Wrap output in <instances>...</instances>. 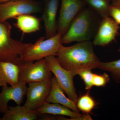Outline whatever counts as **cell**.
Masks as SVG:
<instances>
[{
	"mask_svg": "<svg viewBox=\"0 0 120 120\" xmlns=\"http://www.w3.org/2000/svg\"><path fill=\"white\" fill-rule=\"evenodd\" d=\"M93 45L90 41L69 46L62 44L56 57L60 65L74 77L84 70L99 68L101 61L95 53Z\"/></svg>",
	"mask_w": 120,
	"mask_h": 120,
	"instance_id": "1",
	"label": "cell"
},
{
	"mask_svg": "<svg viewBox=\"0 0 120 120\" xmlns=\"http://www.w3.org/2000/svg\"><path fill=\"white\" fill-rule=\"evenodd\" d=\"M11 28L7 21L0 22V61L20 65L24 62L21 58L22 54L32 43L13 39L11 36Z\"/></svg>",
	"mask_w": 120,
	"mask_h": 120,
	"instance_id": "2",
	"label": "cell"
},
{
	"mask_svg": "<svg viewBox=\"0 0 120 120\" xmlns=\"http://www.w3.org/2000/svg\"><path fill=\"white\" fill-rule=\"evenodd\" d=\"M62 35L57 33L53 37L45 39L41 37L34 44L25 50L21 56L23 62H34L49 56H56L61 45Z\"/></svg>",
	"mask_w": 120,
	"mask_h": 120,
	"instance_id": "3",
	"label": "cell"
},
{
	"mask_svg": "<svg viewBox=\"0 0 120 120\" xmlns=\"http://www.w3.org/2000/svg\"><path fill=\"white\" fill-rule=\"evenodd\" d=\"M91 12L87 9L79 12L74 18L68 30L62 36V44L73 42L90 41L92 27Z\"/></svg>",
	"mask_w": 120,
	"mask_h": 120,
	"instance_id": "4",
	"label": "cell"
},
{
	"mask_svg": "<svg viewBox=\"0 0 120 120\" xmlns=\"http://www.w3.org/2000/svg\"><path fill=\"white\" fill-rule=\"evenodd\" d=\"M19 67L20 82L28 84L52 78V73L45 58L36 61L34 63L24 62Z\"/></svg>",
	"mask_w": 120,
	"mask_h": 120,
	"instance_id": "5",
	"label": "cell"
},
{
	"mask_svg": "<svg viewBox=\"0 0 120 120\" xmlns=\"http://www.w3.org/2000/svg\"><path fill=\"white\" fill-rule=\"evenodd\" d=\"M41 11L40 6L34 1L10 0L0 4V22L15 19L20 15H31Z\"/></svg>",
	"mask_w": 120,
	"mask_h": 120,
	"instance_id": "6",
	"label": "cell"
},
{
	"mask_svg": "<svg viewBox=\"0 0 120 120\" xmlns=\"http://www.w3.org/2000/svg\"><path fill=\"white\" fill-rule=\"evenodd\" d=\"M45 58L50 71L58 83L69 98L76 103L78 98L73 83L74 76L69 71L60 65L56 56H49Z\"/></svg>",
	"mask_w": 120,
	"mask_h": 120,
	"instance_id": "7",
	"label": "cell"
},
{
	"mask_svg": "<svg viewBox=\"0 0 120 120\" xmlns=\"http://www.w3.org/2000/svg\"><path fill=\"white\" fill-rule=\"evenodd\" d=\"M52 78L28 83L26 94V100L24 105L37 110L46 102L51 89Z\"/></svg>",
	"mask_w": 120,
	"mask_h": 120,
	"instance_id": "8",
	"label": "cell"
},
{
	"mask_svg": "<svg viewBox=\"0 0 120 120\" xmlns=\"http://www.w3.org/2000/svg\"><path fill=\"white\" fill-rule=\"evenodd\" d=\"M60 15L57 22V33L62 36L68 30L71 24L80 11L83 6L81 0H61Z\"/></svg>",
	"mask_w": 120,
	"mask_h": 120,
	"instance_id": "9",
	"label": "cell"
},
{
	"mask_svg": "<svg viewBox=\"0 0 120 120\" xmlns=\"http://www.w3.org/2000/svg\"><path fill=\"white\" fill-rule=\"evenodd\" d=\"M120 25L109 16L104 17L100 23L93 44L105 46L115 41L119 34Z\"/></svg>",
	"mask_w": 120,
	"mask_h": 120,
	"instance_id": "10",
	"label": "cell"
},
{
	"mask_svg": "<svg viewBox=\"0 0 120 120\" xmlns=\"http://www.w3.org/2000/svg\"><path fill=\"white\" fill-rule=\"evenodd\" d=\"M26 83L20 82L17 85L8 86H2L0 93V109L1 113H4L8 109L9 101H14L17 105H20L26 94Z\"/></svg>",
	"mask_w": 120,
	"mask_h": 120,
	"instance_id": "11",
	"label": "cell"
},
{
	"mask_svg": "<svg viewBox=\"0 0 120 120\" xmlns=\"http://www.w3.org/2000/svg\"><path fill=\"white\" fill-rule=\"evenodd\" d=\"M59 1V0H47L45 4L42 17L47 38L53 37L57 33L56 17Z\"/></svg>",
	"mask_w": 120,
	"mask_h": 120,
	"instance_id": "12",
	"label": "cell"
},
{
	"mask_svg": "<svg viewBox=\"0 0 120 120\" xmlns=\"http://www.w3.org/2000/svg\"><path fill=\"white\" fill-rule=\"evenodd\" d=\"M40 114H50L56 116H67L71 120H91L89 114H81L74 112L68 107L57 103L45 102L37 110Z\"/></svg>",
	"mask_w": 120,
	"mask_h": 120,
	"instance_id": "13",
	"label": "cell"
},
{
	"mask_svg": "<svg viewBox=\"0 0 120 120\" xmlns=\"http://www.w3.org/2000/svg\"><path fill=\"white\" fill-rule=\"evenodd\" d=\"M64 91L57 82L56 77H52L51 89L47 102L57 103L68 107L74 112L79 113L76 106V103L67 98L64 94Z\"/></svg>",
	"mask_w": 120,
	"mask_h": 120,
	"instance_id": "14",
	"label": "cell"
},
{
	"mask_svg": "<svg viewBox=\"0 0 120 120\" xmlns=\"http://www.w3.org/2000/svg\"><path fill=\"white\" fill-rule=\"evenodd\" d=\"M19 67L11 62L0 61V86L19 83Z\"/></svg>",
	"mask_w": 120,
	"mask_h": 120,
	"instance_id": "15",
	"label": "cell"
},
{
	"mask_svg": "<svg viewBox=\"0 0 120 120\" xmlns=\"http://www.w3.org/2000/svg\"><path fill=\"white\" fill-rule=\"evenodd\" d=\"M37 110L31 109L25 106L9 107L4 113L1 120H34L39 114Z\"/></svg>",
	"mask_w": 120,
	"mask_h": 120,
	"instance_id": "16",
	"label": "cell"
},
{
	"mask_svg": "<svg viewBox=\"0 0 120 120\" xmlns=\"http://www.w3.org/2000/svg\"><path fill=\"white\" fill-rule=\"evenodd\" d=\"M15 25L23 34H29L39 30L40 21L38 18L30 14L20 15L15 17Z\"/></svg>",
	"mask_w": 120,
	"mask_h": 120,
	"instance_id": "17",
	"label": "cell"
},
{
	"mask_svg": "<svg viewBox=\"0 0 120 120\" xmlns=\"http://www.w3.org/2000/svg\"><path fill=\"white\" fill-rule=\"evenodd\" d=\"M76 105L79 110L84 114H89L96 107L97 103L90 95L88 91L86 94L78 98Z\"/></svg>",
	"mask_w": 120,
	"mask_h": 120,
	"instance_id": "18",
	"label": "cell"
},
{
	"mask_svg": "<svg viewBox=\"0 0 120 120\" xmlns=\"http://www.w3.org/2000/svg\"><path fill=\"white\" fill-rule=\"evenodd\" d=\"M98 68L109 72L113 80L120 83V59L110 62H101Z\"/></svg>",
	"mask_w": 120,
	"mask_h": 120,
	"instance_id": "19",
	"label": "cell"
},
{
	"mask_svg": "<svg viewBox=\"0 0 120 120\" xmlns=\"http://www.w3.org/2000/svg\"><path fill=\"white\" fill-rule=\"evenodd\" d=\"M102 17L109 16L110 0H84Z\"/></svg>",
	"mask_w": 120,
	"mask_h": 120,
	"instance_id": "20",
	"label": "cell"
},
{
	"mask_svg": "<svg viewBox=\"0 0 120 120\" xmlns=\"http://www.w3.org/2000/svg\"><path fill=\"white\" fill-rule=\"evenodd\" d=\"M91 70L90 69L84 70L78 74L83 81L86 90H88L94 86L93 79L94 73H92Z\"/></svg>",
	"mask_w": 120,
	"mask_h": 120,
	"instance_id": "21",
	"label": "cell"
},
{
	"mask_svg": "<svg viewBox=\"0 0 120 120\" xmlns=\"http://www.w3.org/2000/svg\"><path fill=\"white\" fill-rule=\"evenodd\" d=\"M110 79L109 75L104 73L102 75H98L94 73L93 84L94 86L97 87H105L109 82Z\"/></svg>",
	"mask_w": 120,
	"mask_h": 120,
	"instance_id": "22",
	"label": "cell"
},
{
	"mask_svg": "<svg viewBox=\"0 0 120 120\" xmlns=\"http://www.w3.org/2000/svg\"><path fill=\"white\" fill-rule=\"evenodd\" d=\"M109 16H111L114 21L120 25V8L111 4L110 8Z\"/></svg>",
	"mask_w": 120,
	"mask_h": 120,
	"instance_id": "23",
	"label": "cell"
},
{
	"mask_svg": "<svg viewBox=\"0 0 120 120\" xmlns=\"http://www.w3.org/2000/svg\"><path fill=\"white\" fill-rule=\"evenodd\" d=\"M112 5L120 8V0H112Z\"/></svg>",
	"mask_w": 120,
	"mask_h": 120,
	"instance_id": "24",
	"label": "cell"
},
{
	"mask_svg": "<svg viewBox=\"0 0 120 120\" xmlns=\"http://www.w3.org/2000/svg\"><path fill=\"white\" fill-rule=\"evenodd\" d=\"M10 0H0V4L4 3V2H7Z\"/></svg>",
	"mask_w": 120,
	"mask_h": 120,
	"instance_id": "25",
	"label": "cell"
},
{
	"mask_svg": "<svg viewBox=\"0 0 120 120\" xmlns=\"http://www.w3.org/2000/svg\"><path fill=\"white\" fill-rule=\"evenodd\" d=\"M12 0L22 1H34V0Z\"/></svg>",
	"mask_w": 120,
	"mask_h": 120,
	"instance_id": "26",
	"label": "cell"
},
{
	"mask_svg": "<svg viewBox=\"0 0 120 120\" xmlns=\"http://www.w3.org/2000/svg\"><path fill=\"white\" fill-rule=\"evenodd\" d=\"M1 113V111L0 109V120H1V117H0V113Z\"/></svg>",
	"mask_w": 120,
	"mask_h": 120,
	"instance_id": "27",
	"label": "cell"
},
{
	"mask_svg": "<svg viewBox=\"0 0 120 120\" xmlns=\"http://www.w3.org/2000/svg\"><path fill=\"white\" fill-rule=\"evenodd\" d=\"M118 52H120V48H119V49H118Z\"/></svg>",
	"mask_w": 120,
	"mask_h": 120,
	"instance_id": "28",
	"label": "cell"
}]
</instances>
